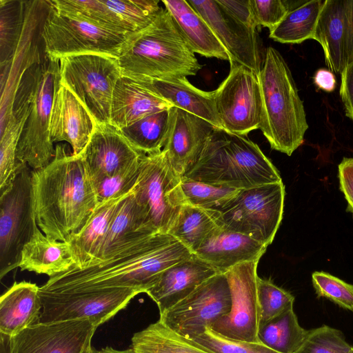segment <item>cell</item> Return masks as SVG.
<instances>
[{
	"label": "cell",
	"instance_id": "obj_1",
	"mask_svg": "<svg viewBox=\"0 0 353 353\" xmlns=\"http://www.w3.org/2000/svg\"><path fill=\"white\" fill-rule=\"evenodd\" d=\"M57 145L53 160L31 172L37 225L50 239L68 242L94 212L97 201L81 154Z\"/></svg>",
	"mask_w": 353,
	"mask_h": 353
},
{
	"label": "cell",
	"instance_id": "obj_2",
	"mask_svg": "<svg viewBox=\"0 0 353 353\" xmlns=\"http://www.w3.org/2000/svg\"><path fill=\"white\" fill-rule=\"evenodd\" d=\"M192 254L170 234H156L110 259L83 268L74 265L50 277L39 290L125 288L145 293L165 270Z\"/></svg>",
	"mask_w": 353,
	"mask_h": 353
},
{
	"label": "cell",
	"instance_id": "obj_3",
	"mask_svg": "<svg viewBox=\"0 0 353 353\" xmlns=\"http://www.w3.org/2000/svg\"><path fill=\"white\" fill-rule=\"evenodd\" d=\"M117 59L121 75L144 82L194 76L202 68L165 8L126 35Z\"/></svg>",
	"mask_w": 353,
	"mask_h": 353
},
{
	"label": "cell",
	"instance_id": "obj_4",
	"mask_svg": "<svg viewBox=\"0 0 353 353\" xmlns=\"http://www.w3.org/2000/svg\"><path fill=\"white\" fill-rule=\"evenodd\" d=\"M258 79L262 105L259 129L272 150L291 156L303 143L309 125L290 69L273 47L266 50Z\"/></svg>",
	"mask_w": 353,
	"mask_h": 353
},
{
	"label": "cell",
	"instance_id": "obj_5",
	"mask_svg": "<svg viewBox=\"0 0 353 353\" xmlns=\"http://www.w3.org/2000/svg\"><path fill=\"white\" fill-rule=\"evenodd\" d=\"M183 177L236 189L282 181L257 144L220 129L214 130L196 164Z\"/></svg>",
	"mask_w": 353,
	"mask_h": 353
},
{
	"label": "cell",
	"instance_id": "obj_6",
	"mask_svg": "<svg viewBox=\"0 0 353 353\" xmlns=\"http://www.w3.org/2000/svg\"><path fill=\"white\" fill-rule=\"evenodd\" d=\"M60 81L59 60L45 54L28 66L15 90L26 100L28 105V118L17 148V159L33 170L47 166L55 156L50 124Z\"/></svg>",
	"mask_w": 353,
	"mask_h": 353
},
{
	"label": "cell",
	"instance_id": "obj_7",
	"mask_svg": "<svg viewBox=\"0 0 353 353\" xmlns=\"http://www.w3.org/2000/svg\"><path fill=\"white\" fill-rule=\"evenodd\" d=\"M283 181L241 189L218 212L219 226L270 245L281 223L284 208Z\"/></svg>",
	"mask_w": 353,
	"mask_h": 353
},
{
	"label": "cell",
	"instance_id": "obj_8",
	"mask_svg": "<svg viewBox=\"0 0 353 353\" xmlns=\"http://www.w3.org/2000/svg\"><path fill=\"white\" fill-rule=\"evenodd\" d=\"M61 82L68 88L96 123H110L112 96L121 76L117 58L85 54L61 58Z\"/></svg>",
	"mask_w": 353,
	"mask_h": 353
},
{
	"label": "cell",
	"instance_id": "obj_9",
	"mask_svg": "<svg viewBox=\"0 0 353 353\" xmlns=\"http://www.w3.org/2000/svg\"><path fill=\"white\" fill-rule=\"evenodd\" d=\"M19 163L10 187L0 196V278L19 267L25 245L39 229L36 220L32 176Z\"/></svg>",
	"mask_w": 353,
	"mask_h": 353
},
{
	"label": "cell",
	"instance_id": "obj_10",
	"mask_svg": "<svg viewBox=\"0 0 353 353\" xmlns=\"http://www.w3.org/2000/svg\"><path fill=\"white\" fill-rule=\"evenodd\" d=\"M41 37L44 54L52 59L98 54L118 58L126 35L97 26L86 21L61 14L48 3Z\"/></svg>",
	"mask_w": 353,
	"mask_h": 353
},
{
	"label": "cell",
	"instance_id": "obj_11",
	"mask_svg": "<svg viewBox=\"0 0 353 353\" xmlns=\"http://www.w3.org/2000/svg\"><path fill=\"white\" fill-rule=\"evenodd\" d=\"M181 180L163 150L158 153L142 154L132 192L157 233H168L185 203Z\"/></svg>",
	"mask_w": 353,
	"mask_h": 353
},
{
	"label": "cell",
	"instance_id": "obj_12",
	"mask_svg": "<svg viewBox=\"0 0 353 353\" xmlns=\"http://www.w3.org/2000/svg\"><path fill=\"white\" fill-rule=\"evenodd\" d=\"M140 293L138 290L125 288L39 290L42 310L39 323L88 319L98 327Z\"/></svg>",
	"mask_w": 353,
	"mask_h": 353
},
{
	"label": "cell",
	"instance_id": "obj_13",
	"mask_svg": "<svg viewBox=\"0 0 353 353\" xmlns=\"http://www.w3.org/2000/svg\"><path fill=\"white\" fill-rule=\"evenodd\" d=\"M231 307L227 276L219 273L159 315V321L179 335L193 340L226 315Z\"/></svg>",
	"mask_w": 353,
	"mask_h": 353
},
{
	"label": "cell",
	"instance_id": "obj_14",
	"mask_svg": "<svg viewBox=\"0 0 353 353\" xmlns=\"http://www.w3.org/2000/svg\"><path fill=\"white\" fill-rule=\"evenodd\" d=\"M230 63L229 74L214 90L216 111L223 131L246 136L259 129L261 123L258 75L235 61Z\"/></svg>",
	"mask_w": 353,
	"mask_h": 353
},
{
	"label": "cell",
	"instance_id": "obj_15",
	"mask_svg": "<svg viewBox=\"0 0 353 353\" xmlns=\"http://www.w3.org/2000/svg\"><path fill=\"white\" fill-rule=\"evenodd\" d=\"M97 326L88 319L37 323L10 337L0 333L5 353H94Z\"/></svg>",
	"mask_w": 353,
	"mask_h": 353
},
{
	"label": "cell",
	"instance_id": "obj_16",
	"mask_svg": "<svg viewBox=\"0 0 353 353\" xmlns=\"http://www.w3.org/2000/svg\"><path fill=\"white\" fill-rule=\"evenodd\" d=\"M259 260L237 265L225 272L231 294L230 312L210 328L229 339L260 343L257 265Z\"/></svg>",
	"mask_w": 353,
	"mask_h": 353
},
{
	"label": "cell",
	"instance_id": "obj_17",
	"mask_svg": "<svg viewBox=\"0 0 353 353\" xmlns=\"http://www.w3.org/2000/svg\"><path fill=\"white\" fill-rule=\"evenodd\" d=\"M188 2L210 26L229 54L230 62L241 64L258 75L261 69V57L257 32L236 20L216 0Z\"/></svg>",
	"mask_w": 353,
	"mask_h": 353
},
{
	"label": "cell",
	"instance_id": "obj_18",
	"mask_svg": "<svg viewBox=\"0 0 353 353\" xmlns=\"http://www.w3.org/2000/svg\"><path fill=\"white\" fill-rule=\"evenodd\" d=\"M81 154L92 183L137 165L143 154L132 146L120 129L110 123H96Z\"/></svg>",
	"mask_w": 353,
	"mask_h": 353
},
{
	"label": "cell",
	"instance_id": "obj_19",
	"mask_svg": "<svg viewBox=\"0 0 353 353\" xmlns=\"http://www.w3.org/2000/svg\"><path fill=\"white\" fill-rule=\"evenodd\" d=\"M314 39L330 71L341 74L353 63V0H325Z\"/></svg>",
	"mask_w": 353,
	"mask_h": 353
},
{
	"label": "cell",
	"instance_id": "obj_20",
	"mask_svg": "<svg viewBox=\"0 0 353 353\" xmlns=\"http://www.w3.org/2000/svg\"><path fill=\"white\" fill-rule=\"evenodd\" d=\"M170 126L163 150L181 178L196 164L216 129L205 119L176 107L170 108Z\"/></svg>",
	"mask_w": 353,
	"mask_h": 353
},
{
	"label": "cell",
	"instance_id": "obj_21",
	"mask_svg": "<svg viewBox=\"0 0 353 353\" xmlns=\"http://www.w3.org/2000/svg\"><path fill=\"white\" fill-rule=\"evenodd\" d=\"M96 122L74 93L61 81L52 108L50 134L52 143L66 141L72 154L79 155L87 145Z\"/></svg>",
	"mask_w": 353,
	"mask_h": 353
},
{
	"label": "cell",
	"instance_id": "obj_22",
	"mask_svg": "<svg viewBox=\"0 0 353 353\" xmlns=\"http://www.w3.org/2000/svg\"><path fill=\"white\" fill-rule=\"evenodd\" d=\"M219 273L214 268L192 253L189 258L165 270L145 293L157 305L160 315Z\"/></svg>",
	"mask_w": 353,
	"mask_h": 353
},
{
	"label": "cell",
	"instance_id": "obj_23",
	"mask_svg": "<svg viewBox=\"0 0 353 353\" xmlns=\"http://www.w3.org/2000/svg\"><path fill=\"white\" fill-rule=\"evenodd\" d=\"M156 234L159 233L137 202L132 190L119 204L92 265L110 259Z\"/></svg>",
	"mask_w": 353,
	"mask_h": 353
},
{
	"label": "cell",
	"instance_id": "obj_24",
	"mask_svg": "<svg viewBox=\"0 0 353 353\" xmlns=\"http://www.w3.org/2000/svg\"><path fill=\"white\" fill-rule=\"evenodd\" d=\"M266 249L248 236L217 226L193 254L225 273L237 265L259 260Z\"/></svg>",
	"mask_w": 353,
	"mask_h": 353
},
{
	"label": "cell",
	"instance_id": "obj_25",
	"mask_svg": "<svg viewBox=\"0 0 353 353\" xmlns=\"http://www.w3.org/2000/svg\"><path fill=\"white\" fill-rule=\"evenodd\" d=\"M171 107L147 82L121 75L113 92L110 124L121 130L148 115Z\"/></svg>",
	"mask_w": 353,
	"mask_h": 353
},
{
	"label": "cell",
	"instance_id": "obj_26",
	"mask_svg": "<svg viewBox=\"0 0 353 353\" xmlns=\"http://www.w3.org/2000/svg\"><path fill=\"white\" fill-rule=\"evenodd\" d=\"M42 305L39 287L14 283L0 298V333L14 336L39 323Z\"/></svg>",
	"mask_w": 353,
	"mask_h": 353
},
{
	"label": "cell",
	"instance_id": "obj_27",
	"mask_svg": "<svg viewBox=\"0 0 353 353\" xmlns=\"http://www.w3.org/2000/svg\"><path fill=\"white\" fill-rule=\"evenodd\" d=\"M188 47L205 57L230 61L226 49L205 19L184 0H163Z\"/></svg>",
	"mask_w": 353,
	"mask_h": 353
},
{
	"label": "cell",
	"instance_id": "obj_28",
	"mask_svg": "<svg viewBox=\"0 0 353 353\" xmlns=\"http://www.w3.org/2000/svg\"><path fill=\"white\" fill-rule=\"evenodd\" d=\"M147 83L172 106L201 117L215 128L223 130L214 91L201 90L192 85L186 77L152 80Z\"/></svg>",
	"mask_w": 353,
	"mask_h": 353
},
{
	"label": "cell",
	"instance_id": "obj_29",
	"mask_svg": "<svg viewBox=\"0 0 353 353\" xmlns=\"http://www.w3.org/2000/svg\"><path fill=\"white\" fill-rule=\"evenodd\" d=\"M127 195L97 205L83 228L68 241L75 267L83 268L95 262L119 205Z\"/></svg>",
	"mask_w": 353,
	"mask_h": 353
},
{
	"label": "cell",
	"instance_id": "obj_30",
	"mask_svg": "<svg viewBox=\"0 0 353 353\" xmlns=\"http://www.w3.org/2000/svg\"><path fill=\"white\" fill-rule=\"evenodd\" d=\"M74 265L68 242L50 239L39 229L23 247L19 268L50 278Z\"/></svg>",
	"mask_w": 353,
	"mask_h": 353
},
{
	"label": "cell",
	"instance_id": "obj_31",
	"mask_svg": "<svg viewBox=\"0 0 353 353\" xmlns=\"http://www.w3.org/2000/svg\"><path fill=\"white\" fill-rule=\"evenodd\" d=\"M28 115L26 100L21 99L11 106L5 127L1 128L0 142V192L12 184L17 168V148Z\"/></svg>",
	"mask_w": 353,
	"mask_h": 353
},
{
	"label": "cell",
	"instance_id": "obj_32",
	"mask_svg": "<svg viewBox=\"0 0 353 353\" xmlns=\"http://www.w3.org/2000/svg\"><path fill=\"white\" fill-rule=\"evenodd\" d=\"M136 353H214L176 333L159 320L132 338Z\"/></svg>",
	"mask_w": 353,
	"mask_h": 353
},
{
	"label": "cell",
	"instance_id": "obj_33",
	"mask_svg": "<svg viewBox=\"0 0 353 353\" xmlns=\"http://www.w3.org/2000/svg\"><path fill=\"white\" fill-rule=\"evenodd\" d=\"M218 212L185 203L167 234L194 253L219 226Z\"/></svg>",
	"mask_w": 353,
	"mask_h": 353
},
{
	"label": "cell",
	"instance_id": "obj_34",
	"mask_svg": "<svg viewBox=\"0 0 353 353\" xmlns=\"http://www.w3.org/2000/svg\"><path fill=\"white\" fill-rule=\"evenodd\" d=\"M325 0H312L290 10L269 37L282 43H301L314 39L318 21Z\"/></svg>",
	"mask_w": 353,
	"mask_h": 353
},
{
	"label": "cell",
	"instance_id": "obj_35",
	"mask_svg": "<svg viewBox=\"0 0 353 353\" xmlns=\"http://www.w3.org/2000/svg\"><path fill=\"white\" fill-rule=\"evenodd\" d=\"M308 333L300 325L293 307L260 325L258 338L260 343L279 353H296Z\"/></svg>",
	"mask_w": 353,
	"mask_h": 353
},
{
	"label": "cell",
	"instance_id": "obj_36",
	"mask_svg": "<svg viewBox=\"0 0 353 353\" xmlns=\"http://www.w3.org/2000/svg\"><path fill=\"white\" fill-rule=\"evenodd\" d=\"M170 108L162 110L148 115L121 130L132 146L139 153H158L162 151L166 143L170 126Z\"/></svg>",
	"mask_w": 353,
	"mask_h": 353
},
{
	"label": "cell",
	"instance_id": "obj_37",
	"mask_svg": "<svg viewBox=\"0 0 353 353\" xmlns=\"http://www.w3.org/2000/svg\"><path fill=\"white\" fill-rule=\"evenodd\" d=\"M57 12L76 17L107 30L127 34L129 32L120 17L104 0H53L48 1Z\"/></svg>",
	"mask_w": 353,
	"mask_h": 353
},
{
	"label": "cell",
	"instance_id": "obj_38",
	"mask_svg": "<svg viewBox=\"0 0 353 353\" xmlns=\"http://www.w3.org/2000/svg\"><path fill=\"white\" fill-rule=\"evenodd\" d=\"M181 187L185 203L205 210H221L241 189L211 185L181 177Z\"/></svg>",
	"mask_w": 353,
	"mask_h": 353
},
{
	"label": "cell",
	"instance_id": "obj_39",
	"mask_svg": "<svg viewBox=\"0 0 353 353\" xmlns=\"http://www.w3.org/2000/svg\"><path fill=\"white\" fill-rule=\"evenodd\" d=\"M25 3L0 1L1 65L11 61L17 48L23 26Z\"/></svg>",
	"mask_w": 353,
	"mask_h": 353
},
{
	"label": "cell",
	"instance_id": "obj_40",
	"mask_svg": "<svg viewBox=\"0 0 353 353\" xmlns=\"http://www.w3.org/2000/svg\"><path fill=\"white\" fill-rule=\"evenodd\" d=\"M104 2L120 17L129 32L148 26L163 8L157 0H104Z\"/></svg>",
	"mask_w": 353,
	"mask_h": 353
},
{
	"label": "cell",
	"instance_id": "obj_41",
	"mask_svg": "<svg viewBox=\"0 0 353 353\" xmlns=\"http://www.w3.org/2000/svg\"><path fill=\"white\" fill-rule=\"evenodd\" d=\"M259 326L293 308L294 296L272 281L257 279Z\"/></svg>",
	"mask_w": 353,
	"mask_h": 353
},
{
	"label": "cell",
	"instance_id": "obj_42",
	"mask_svg": "<svg viewBox=\"0 0 353 353\" xmlns=\"http://www.w3.org/2000/svg\"><path fill=\"white\" fill-rule=\"evenodd\" d=\"M296 353H353V345L341 330L323 325L309 330L305 342Z\"/></svg>",
	"mask_w": 353,
	"mask_h": 353
},
{
	"label": "cell",
	"instance_id": "obj_43",
	"mask_svg": "<svg viewBox=\"0 0 353 353\" xmlns=\"http://www.w3.org/2000/svg\"><path fill=\"white\" fill-rule=\"evenodd\" d=\"M312 282L319 297L325 298L343 309L353 311V285L322 271L312 273Z\"/></svg>",
	"mask_w": 353,
	"mask_h": 353
},
{
	"label": "cell",
	"instance_id": "obj_44",
	"mask_svg": "<svg viewBox=\"0 0 353 353\" xmlns=\"http://www.w3.org/2000/svg\"><path fill=\"white\" fill-rule=\"evenodd\" d=\"M139 165L140 162L123 172L92 182L97 205L129 194L137 183Z\"/></svg>",
	"mask_w": 353,
	"mask_h": 353
},
{
	"label": "cell",
	"instance_id": "obj_45",
	"mask_svg": "<svg viewBox=\"0 0 353 353\" xmlns=\"http://www.w3.org/2000/svg\"><path fill=\"white\" fill-rule=\"evenodd\" d=\"M193 341L214 353H279L261 343L229 339L210 328H207Z\"/></svg>",
	"mask_w": 353,
	"mask_h": 353
},
{
	"label": "cell",
	"instance_id": "obj_46",
	"mask_svg": "<svg viewBox=\"0 0 353 353\" xmlns=\"http://www.w3.org/2000/svg\"><path fill=\"white\" fill-rule=\"evenodd\" d=\"M288 1L282 0H250L254 20L259 26L274 30L291 10Z\"/></svg>",
	"mask_w": 353,
	"mask_h": 353
},
{
	"label": "cell",
	"instance_id": "obj_47",
	"mask_svg": "<svg viewBox=\"0 0 353 353\" xmlns=\"http://www.w3.org/2000/svg\"><path fill=\"white\" fill-rule=\"evenodd\" d=\"M233 17L252 31L256 32L258 26L254 20L250 0H216Z\"/></svg>",
	"mask_w": 353,
	"mask_h": 353
},
{
	"label": "cell",
	"instance_id": "obj_48",
	"mask_svg": "<svg viewBox=\"0 0 353 353\" xmlns=\"http://www.w3.org/2000/svg\"><path fill=\"white\" fill-rule=\"evenodd\" d=\"M338 168L339 188L347 201V211L353 215V158L344 157Z\"/></svg>",
	"mask_w": 353,
	"mask_h": 353
},
{
	"label": "cell",
	"instance_id": "obj_49",
	"mask_svg": "<svg viewBox=\"0 0 353 353\" xmlns=\"http://www.w3.org/2000/svg\"><path fill=\"white\" fill-rule=\"evenodd\" d=\"M339 93L345 115L353 121V63L348 65L341 73Z\"/></svg>",
	"mask_w": 353,
	"mask_h": 353
},
{
	"label": "cell",
	"instance_id": "obj_50",
	"mask_svg": "<svg viewBox=\"0 0 353 353\" xmlns=\"http://www.w3.org/2000/svg\"><path fill=\"white\" fill-rule=\"evenodd\" d=\"M314 82L320 89L331 92L335 90L336 81L334 74L330 70L321 68L316 71Z\"/></svg>",
	"mask_w": 353,
	"mask_h": 353
},
{
	"label": "cell",
	"instance_id": "obj_51",
	"mask_svg": "<svg viewBox=\"0 0 353 353\" xmlns=\"http://www.w3.org/2000/svg\"><path fill=\"white\" fill-rule=\"evenodd\" d=\"M94 353H136L132 348L125 350H117L112 347H107Z\"/></svg>",
	"mask_w": 353,
	"mask_h": 353
}]
</instances>
